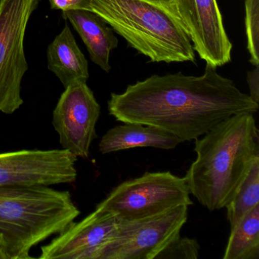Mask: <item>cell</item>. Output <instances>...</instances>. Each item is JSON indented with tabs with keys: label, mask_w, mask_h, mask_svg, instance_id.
<instances>
[{
	"label": "cell",
	"mask_w": 259,
	"mask_h": 259,
	"mask_svg": "<svg viewBox=\"0 0 259 259\" xmlns=\"http://www.w3.org/2000/svg\"><path fill=\"white\" fill-rule=\"evenodd\" d=\"M245 26L250 63L259 65V0H245Z\"/></svg>",
	"instance_id": "cell-17"
},
{
	"label": "cell",
	"mask_w": 259,
	"mask_h": 259,
	"mask_svg": "<svg viewBox=\"0 0 259 259\" xmlns=\"http://www.w3.org/2000/svg\"><path fill=\"white\" fill-rule=\"evenodd\" d=\"M216 68L206 63L201 76L151 75L123 93L111 94L109 113L119 122L152 125L183 142L204 136L230 116L255 113L259 104Z\"/></svg>",
	"instance_id": "cell-1"
},
{
	"label": "cell",
	"mask_w": 259,
	"mask_h": 259,
	"mask_svg": "<svg viewBox=\"0 0 259 259\" xmlns=\"http://www.w3.org/2000/svg\"><path fill=\"white\" fill-rule=\"evenodd\" d=\"M184 177L170 172H146L116 186L96 208L110 212L120 221L160 214L180 205H192Z\"/></svg>",
	"instance_id": "cell-5"
},
{
	"label": "cell",
	"mask_w": 259,
	"mask_h": 259,
	"mask_svg": "<svg viewBox=\"0 0 259 259\" xmlns=\"http://www.w3.org/2000/svg\"><path fill=\"white\" fill-rule=\"evenodd\" d=\"M101 106L87 82L65 89L53 113V125L63 149L77 157L88 158L97 138L96 125Z\"/></svg>",
	"instance_id": "cell-9"
},
{
	"label": "cell",
	"mask_w": 259,
	"mask_h": 259,
	"mask_svg": "<svg viewBox=\"0 0 259 259\" xmlns=\"http://www.w3.org/2000/svg\"><path fill=\"white\" fill-rule=\"evenodd\" d=\"M224 259H259V204L230 230Z\"/></svg>",
	"instance_id": "cell-15"
},
{
	"label": "cell",
	"mask_w": 259,
	"mask_h": 259,
	"mask_svg": "<svg viewBox=\"0 0 259 259\" xmlns=\"http://www.w3.org/2000/svg\"><path fill=\"white\" fill-rule=\"evenodd\" d=\"M168 1H171V0H168Z\"/></svg>",
	"instance_id": "cell-21"
},
{
	"label": "cell",
	"mask_w": 259,
	"mask_h": 259,
	"mask_svg": "<svg viewBox=\"0 0 259 259\" xmlns=\"http://www.w3.org/2000/svg\"><path fill=\"white\" fill-rule=\"evenodd\" d=\"M101 18L153 63H195L192 41L168 0H91Z\"/></svg>",
	"instance_id": "cell-3"
},
{
	"label": "cell",
	"mask_w": 259,
	"mask_h": 259,
	"mask_svg": "<svg viewBox=\"0 0 259 259\" xmlns=\"http://www.w3.org/2000/svg\"><path fill=\"white\" fill-rule=\"evenodd\" d=\"M77 157L65 149L0 154V187H34L75 182Z\"/></svg>",
	"instance_id": "cell-8"
},
{
	"label": "cell",
	"mask_w": 259,
	"mask_h": 259,
	"mask_svg": "<svg viewBox=\"0 0 259 259\" xmlns=\"http://www.w3.org/2000/svg\"><path fill=\"white\" fill-rule=\"evenodd\" d=\"M119 220L113 213L95 208L79 222H72L40 248L41 259H95L98 251L115 234Z\"/></svg>",
	"instance_id": "cell-11"
},
{
	"label": "cell",
	"mask_w": 259,
	"mask_h": 259,
	"mask_svg": "<svg viewBox=\"0 0 259 259\" xmlns=\"http://www.w3.org/2000/svg\"><path fill=\"white\" fill-rule=\"evenodd\" d=\"M259 204V157L254 160L246 178L231 201L226 206L230 230L248 211Z\"/></svg>",
	"instance_id": "cell-16"
},
{
	"label": "cell",
	"mask_w": 259,
	"mask_h": 259,
	"mask_svg": "<svg viewBox=\"0 0 259 259\" xmlns=\"http://www.w3.org/2000/svg\"><path fill=\"white\" fill-rule=\"evenodd\" d=\"M79 214L68 191L0 187V249L6 259L31 258L33 247L66 230Z\"/></svg>",
	"instance_id": "cell-4"
},
{
	"label": "cell",
	"mask_w": 259,
	"mask_h": 259,
	"mask_svg": "<svg viewBox=\"0 0 259 259\" xmlns=\"http://www.w3.org/2000/svg\"><path fill=\"white\" fill-rule=\"evenodd\" d=\"M247 83L249 89V95L251 100L259 104V67L255 66L252 70L247 72Z\"/></svg>",
	"instance_id": "cell-20"
},
{
	"label": "cell",
	"mask_w": 259,
	"mask_h": 259,
	"mask_svg": "<svg viewBox=\"0 0 259 259\" xmlns=\"http://www.w3.org/2000/svg\"><path fill=\"white\" fill-rule=\"evenodd\" d=\"M52 10H88L90 11L91 0H49Z\"/></svg>",
	"instance_id": "cell-19"
},
{
	"label": "cell",
	"mask_w": 259,
	"mask_h": 259,
	"mask_svg": "<svg viewBox=\"0 0 259 259\" xmlns=\"http://www.w3.org/2000/svg\"><path fill=\"white\" fill-rule=\"evenodd\" d=\"M63 16L82 39L92 62L104 72H110V53L119 43L113 30L100 16L88 10H69L63 12Z\"/></svg>",
	"instance_id": "cell-12"
},
{
	"label": "cell",
	"mask_w": 259,
	"mask_h": 259,
	"mask_svg": "<svg viewBox=\"0 0 259 259\" xmlns=\"http://www.w3.org/2000/svg\"><path fill=\"white\" fill-rule=\"evenodd\" d=\"M40 0H0V112L13 114L24 101L22 81L28 69L25 33Z\"/></svg>",
	"instance_id": "cell-6"
},
{
	"label": "cell",
	"mask_w": 259,
	"mask_h": 259,
	"mask_svg": "<svg viewBox=\"0 0 259 259\" xmlns=\"http://www.w3.org/2000/svg\"><path fill=\"white\" fill-rule=\"evenodd\" d=\"M183 141L164 130L140 123H125L113 127L103 136L99 144L101 154L116 152L139 147L171 150Z\"/></svg>",
	"instance_id": "cell-13"
},
{
	"label": "cell",
	"mask_w": 259,
	"mask_h": 259,
	"mask_svg": "<svg viewBox=\"0 0 259 259\" xmlns=\"http://www.w3.org/2000/svg\"><path fill=\"white\" fill-rule=\"evenodd\" d=\"M200 245L195 239L178 236L166 245L154 259H197Z\"/></svg>",
	"instance_id": "cell-18"
},
{
	"label": "cell",
	"mask_w": 259,
	"mask_h": 259,
	"mask_svg": "<svg viewBox=\"0 0 259 259\" xmlns=\"http://www.w3.org/2000/svg\"><path fill=\"white\" fill-rule=\"evenodd\" d=\"M189 206L180 205L155 216L120 221L112 239L95 259H154L176 238L188 220Z\"/></svg>",
	"instance_id": "cell-7"
},
{
	"label": "cell",
	"mask_w": 259,
	"mask_h": 259,
	"mask_svg": "<svg viewBox=\"0 0 259 259\" xmlns=\"http://www.w3.org/2000/svg\"><path fill=\"white\" fill-rule=\"evenodd\" d=\"M202 136L195 139L196 159L184 179L189 193L214 211L233 200L258 158V133L253 113H240Z\"/></svg>",
	"instance_id": "cell-2"
},
{
	"label": "cell",
	"mask_w": 259,
	"mask_h": 259,
	"mask_svg": "<svg viewBox=\"0 0 259 259\" xmlns=\"http://www.w3.org/2000/svg\"><path fill=\"white\" fill-rule=\"evenodd\" d=\"M48 66L65 89L89 79V63L68 25L48 46Z\"/></svg>",
	"instance_id": "cell-14"
},
{
	"label": "cell",
	"mask_w": 259,
	"mask_h": 259,
	"mask_svg": "<svg viewBox=\"0 0 259 259\" xmlns=\"http://www.w3.org/2000/svg\"><path fill=\"white\" fill-rule=\"evenodd\" d=\"M194 51L214 67L231 61V42L217 0H171Z\"/></svg>",
	"instance_id": "cell-10"
}]
</instances>
